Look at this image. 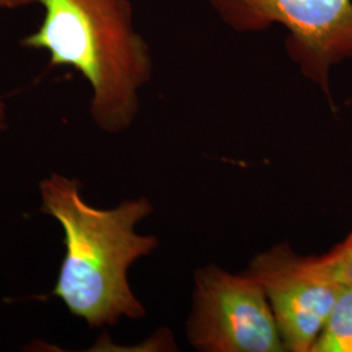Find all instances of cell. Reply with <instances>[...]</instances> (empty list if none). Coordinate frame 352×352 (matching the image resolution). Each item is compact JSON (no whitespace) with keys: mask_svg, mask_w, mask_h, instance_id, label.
I'll return each instance as SVG.
<instances>
[{"mask_svg":"<svg viewBox=\"0 0 352 352\" xmlns=\"http://www.w3.org/2000/svg\"><path fill=\"white\" fill-rule=\"evenodd\" d=\"M247 274L264 289L286 350L312 351L343 286L286 244L258 254Z\"/></svg>","mask_w":352,"mask_h":352,"instance_id":"5","label":"cell"},{"mask_svg":"<svg viewBox=\"0 0 352 352\" xmlns=\"http://www.w3.org/2000/svg\"><path fill=\"white\" fill-rule=\"evenodd\" d=\"M314 260L325 277L340 286L352 287V243L344 240L333 251Z\"/></svg>","mask_w":352,"mask_h":352,"instance_id":"7","label":"cell"},{"mask_svg":"<svg viewBox=\"0 0 352 352\" xmlns=\"http://www.w3.org/2000/svg\"><path fill=\"white\" fill-rule=\"evenodd\" d=\"M312 352H352V287L340 289Z\"/></svg>","mask_w":352,"mask_h":352,"instance_id":"6","label":"cell"},{"mask_svg":"<svg viewBox=\"0 0 352 352\" xmlns=\"http://www.w3.org/2000/svg\"><path fill=\"white\" fill-rule=\"evenodd\" d=\"M209 1L221 20L238 32L283 26L289 56L330 100L331 68L352 58V0Z\"/></svg>","mask_w":352,"mask_h":352,"instance_id":"3","label":"cell"},{"mask_svg":"<svg viewBox=\"0 0 352 352\" xmlns=\"http://www.w3.org/2000/svg\"><path fill=\"white\" fill-rule=\"evenodd\" d=\"M30 4L43 10V19L21 45L46 51L51 65L77 71L91 89L96 124L110 133L126 131L153 72L151 47L135 26L129 0H0V11Z\"/></svg>","mask_w":352,"mask_h":352,"instance_id":"2","label":"cell"},{"mask_svg":"<svg viewBox=\"0 0 352 352\" xmlns=\"http://www.w3.org/2000/svg\"><path fill=\"white\" fill-rule=\"evenodd\" d=\"M42 212L63 228L65 254L54 295L90 327L115 325L122 317L142 318L145 308L129 287L128 270L158 245L136 226L151 213L146 199L126 200L113 209L90 206L80 183L51 174L39 183Z\"/></svg>","mask_w":352,"mask_h":352,"instance_id":"1","label":"cell"},{"mask_svg":"<svg viewBox=\"0 0 352 352\" xmlns=\"http://www.w3.org/2000/svg\"><path fill=\"white\" fill-rule=\"evenodd\" d=\"M7 124V111H6V104L0 101V129L4 128Z\"/></svg>","mask_w":352,"mask_h":352,"instance_id":"8","label":"cell"},{"mask_svg":"<svg viewBox=\"0 0 352 352\" xmlns=\"http://www.w3.org/2000/svg\"><path fill=\"white\" fill-rule=\"evenodd\" d=\"M188 337L201 351H287L263 287L214 265L196 276Z\"/></svg>","mask_w":352,"mask_h":352,"instance_id":"4","label":"cell"},{"mask_svg":"<svg viewBox=\"0 0 352 352\" xmlns=\"http://www.w3.org/2000/svg\"><path fill=\"white\" fill-rule=\"evenodd\" d=\"M346 241H349V243H352V232L347 236V239H346Z\"/></svg>","mask_w":352,"mask_h":352,"instance_id":"9","label":"cell"}]
</instances>
